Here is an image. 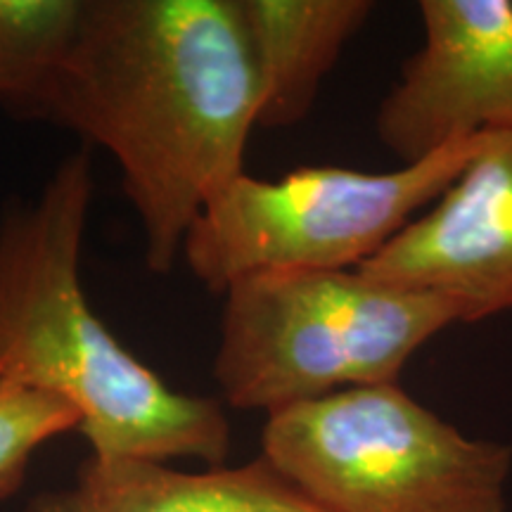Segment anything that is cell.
<instances>
[{"label":"cell","instance_id":"6da1fadb","mask_svg":"<svg viewBox=\"0 0 512 512\" xmlns=\"http://www.w3.org/2000/svg\"><path fill=\"white\" fill-rule=\"evenodd\" d=\"M38 121L117 159L152 273L174 271L190 228L245 174L259 83L238 0H83Z\"/></svg>","mask_w":512,"mask_h":512},{"label":"cell","instance_id":"7a4b0ae2","mask_svg":"<svg viewBox=\"0 0 512 512\" xmlns=\"http://www.w3.org/2000/svg\"><path fill=\"white\" fill-rule=\"evenodd\" d=\"M93 192V159L76 150L36 200L0 209V384L67 401L95 458L226 465L223 403L166 384L88 304L81 249Z\"/></svg>","mask_w":512,"mask_h":512},{"label":"cell","instance_id":"3957f363","mask_svg":"<svg viewBox=\"0 0 512 512\" xmlns=\"http://www.w3.org/2000/svg\"><path fill=\"white\" fill-rule=\"evenodd\" d=\"M456 323V306L439 294L358 268L252 275L223 292L214 380L230 408L273 415L399 382L406 363Z\"/></svg>","mask_w":512,"mask_h":512},{"label":"cell","instance_id":"277c9868","mask_svg":"<svg viewBox=\"0 0 512 512\" xmlns=\"http://www.w3.org/2000/svg\"><path fill=\"white\" fill-rule=\"evenodd\" d=\"M261 446L323 512H505L512 446L467 437L399 382L266 415Z\"/></svg>","mask_w":512,"mask_h":512},{"label":"cell","instance_id":"5b68a950","mask_svg":"<svg viewBox=\"0 0 512 512\" xmlns=\"http://www.w3.org/2000/svg\"><path fill=\"white\" fill-rule=\"evenodd\" d=\"M479 143L463 138L392 171L299 166L247 171L219 192L183 242L195 280L221 294L266 273L356 271L437 200Z\"/></svg>","mask_w":512,"mask_h":512},{"label":"cell","instance_id":"8992f818","mask_svg":"<svg viewBox=\"0 0 512 512\" xmlns=\"http://www.w3.org/2000/svg\"><path fill=\"white\" fill-rule=\"evenodd\" d=\"M418 10L422 46L375 114L377 138L399 164L512 131V0H422Z\"/></svg>","mask_w":512,"mask_h":512},{"label":"cell","instance_id":"52a82bcc","mask_svg":"<svg viewBox=\"0 0 512 512\" xmlns=\"http://www.w3.org/2000/svg\"><path fill=\"white\" fill-rule=\"evenodd\" d=\"M358 271L451 302L460 323L512 309V131L484 133L456 178Z\"/></svg>","mask_w":512,"mask_h":512},{"label":"cell","instance_id":"ba28073f","mask_svg":"<svg viewBox=\"0 0 512 512\" xmlns=\"http://www.w3.org/2000/svg\"><path fill=\"white\" fill-rule=\"evenodd\" d=\"M19 512H323L264 456L245 465L178 470L138 458H86L74 482Z\"/></svg>","mask_w":512,"mask_h":512},{"label":"cell","instance_id":"9c48e42d","mask_svg":"<svg viewBox=\"0 0 512 512\" xmlns=\"http://www.w3.org/2000/svg\"><path fill=\"white\" fill-rule=\"evenodd\" d=\"M373 10L370 0H238L259 83V126L290 128L309 117L325 76Z\"/></svg>","mask_w":512,"mask_h":512},{"label":"cell","instance_id":"30bf717a","mask_svg":"<svg viewBox=\"0 0 512 512\" xmlns=\"http://www.w3.org/2000/svg\"><path fill=\"white\" fill-rule=\"evenodd\" d=\"M83 0H0V105L31 119L72 46Z\"/></svg>","mask_w":512,"mask_h":512},{"label":"cell","instance_id":"8fae6325","mask_svg":"<svg viewBox=\"0 0 512 512\" xmlns=\"http://www.w3.org/2000/svg\"><path fill=\"white\" fill-rule=\"evenodd\" d=\"M74 430H79V413L67 401L0 384V503L22 489L38 448Z\"/></svg>","mask_w":512,"mask_h":512}]
</instances>
